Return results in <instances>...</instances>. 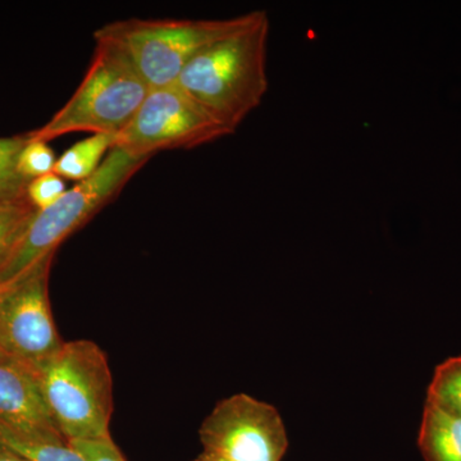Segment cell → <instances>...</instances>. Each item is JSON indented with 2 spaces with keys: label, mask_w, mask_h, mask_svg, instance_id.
<instances>
[{
  "label": "cell",
  "mask_w": 461,
  "mask_h": 461,
  "mask_svg": "<svg viewBox=\"0 0 461 461\" xmlns=\"http://www.w3.org/2000/svg\"><path fill=\"white\" fill-rule=\"evenodd\" d=\"M268 14L258 11L253 23L196 54L176 85L218 123L235 132L268 91Z\"/></svg>",
  "instance_id": "1"
},
{
  "label": "cell",
  "mask_w": 461,
  "mask_h": 461,
  "mask_svg": "<svg viewBox=\"0 0 461 461\" xmlns=\"http://www.w3.org/2000/svg\"><path fill=\"white\" fill-rule=\"evenodd\" d=\"M33 373L66 441L112 438L113 377L107 354L98 344L90 339L65 341Z\"/></svg>",
  "instance_id": "2"
},
{
  "label": "cell",
  "mask_w": 461,
  "mask_h": 461,
  "mask_svg": "<svg viewBox=\"0 0 461 461\" xmlns=\"http://www.w3.org/2000/svg\"><path fill=\"white\" fill-rule=\"evenodd\" d=\"M148 159L113 147L93 176L67 190L50 208L36 211L0 263V290L26 275L42 258L56 254L60 242L107 204Z\"/></svg>",
  "instance_id": "3"
},
{
  "label": "cell",
  "mask_w": 461,
  "mask_h": 461,
  "mask_svg": "<svg viewBox=\"0 0 461 461\" xmlns=\"http://www.w3.org/2000/svg\"><path fill=\"white\" fill-rule=\"evenodd\" d=\"M89 69L72 98L30 140L50 141L71 132L117 135L130 123L150 87L122 50L95 41Z\"/></svg>",
  "instance_id": "4"
},
{
  "label": "cell",
  "mask_w": 461,
  "mask_h": 461,
  "mask_svg": "<svg viewBox=\"0 0 461 461\" xmlns=\"http://www.w3.org/2000/svg\"><path fill=\"white\" fill-rule=\"evenodd\" d=\"M257 14L254 11L226 20L129 18L100 27L94 38L122 50L148 86L158 89L177 83L196 54L212 42L248 26Z\"/></svg>",
  "instance_id": "5"
},
{
  "label": "cell",
  "mask_w": 461,
  "mask_h": 461,
  "mask_svg": "<svg viewBox=\"0 0 461 461\" xmlns=\"http://www.w3.org/2000/svg\"><path fill=\"white\" fill-rule=\"evenodd\" d=\"M230 133L173 84L149 90L132 120L115 135L114 147L150 158L157 151L193 149Z\"/></svg>",
  "instance_id": "6"
},
{
  "label": "cell",
  "mask_w": 461,
  "mask_h": 461,
  "mask_svg": "<svg viewBox=\"0 0 461 461\" xmlns=\"http://www.w3.org/2000/svg\"><path fill=\"white\" fill-rule=\"evenodd\" d=\"M54 254L0 290V348L12 362L35 371L62 348L50 300Z\"/></svg>",
  "instance_id": "7"
},
{
  "label": "cell",
  "mask_w": 461,
  "mask_h": 461,
  "mask_svg": "<svg viewBox=\"0 0 461 461\" xmlns=\"http://www.w3.org/2000/svg\"><path fill=\"white\" fill-rule=\"evenodd\" d=\"M203 453L230 461H282L286 426L271 403L247 393L221 400L199 429Z\"/></svg>",
  "instance_id": "8"
},
{
  "label": "cell",
  "mask_w": 461,
  "mask_h": 461,
  "mask_svg": "<svg viewBox=\"0 0 461 461\" xmlns=\"http://www.w3.org/2000/svg\"><path fill=\"white\" fill-rule=\"evenodd\" d=\"M0 423L21 435L60 438L32 369L16 362H0Z\"/></svg>",
  "instance_id": "9"
},
{
  "label": "cell",
  "mask_w": 461,
  "mask_h": 461,
  "mask_svg": "<svg viewBox=\"0 0 461 461\" xmlns=\"http://www.w3.org/2000/svg\"><path fill=\"white\" fill-rule=\"evenodd\" d=\"M418 446L424 461H461V417L424 403Z\"/></svg>",
  "instance_id": "10"
},
{
  "label": "cell",
  "mask_w": 461,
  "mask_h": 461,
  "mask_svg": "<svg viewBox=\"0 0 461 461\" xmlns=\"http://www.w3.org/2000/svg\"><path fill=\"white\" fill-rule=\"evenodd\" d=\"M114 139L115 135L96 133L78 141L58 158L54 173L63 180H86L102 165L105 153L114 147Z\"/></svg>",
  "instance_id": "11"
},
{
  "label": "cell",
  "mask_w": 461,
  "mask_h": 461,
  "mask_svg": "<svg viewBox=\"0 0 461 461\" xmlns=\"http://www.w3.org/2000/svg\"><path fill=\"white\" fill-rule=\"evenodd\" d=\"M0 446L30 461H87L66 439L21 435L0 423Z\"/></svg>",
  "instance_id": "12"
},
{
  "label": "cell",
  "mask_w": 461,
  "mask_h": 461,
  "mask_svg": "<svg viewBox=\"0 0 461 461\" xmlns=\"http://www.w3.org/2000/svg\"><path fill=\"white\" fill-rule=\"evenodd\" d=\"M426 402L461 417V357H448L436 366Z\"/></svg>",
  "instance_id": "13"
},
{
  "label": "cell",
  "mask_w": 461,
  "mask_h": 461,
  "mask_svg": "<svg viewBox=\"0 0 461 461\" xmlns=\"http://www.w3.org/2000/svg\"><path fill=\"white\" fill-rule=\"evenodd\" d=\"M26 144V135L0 138V202L27 199L30 181L18 171V158Z\"/></svg>",
  "instance_id": "14"
},
{
  "label": "cell",
  "mask_w": 461,
  "mask_h": 461,
  "mask_svg": "<svg viewBox=\"0 0 461 461\" xmlns=\"http://www.w3.org/2000/svg\"><path fill=\"white\" fill-rule=\"evenodd\" d=\"M38 209L29 202H0V263L8 256Z\"/></svg>",
  "instance_id": "15"
},
{
  "label": "cell",
  "mask_w": 461,
  "mask_h": 461,
  "mask_svg": "<svg viewBox=\"0 0 461 461\" xmlns=\"http://www.w3.org/2000/svg\"><path fill=\"white\" fill-rule=\"evenodd\" d=\"M56 163L57 158L48 142L30 140L27 138V144L18 158V171L27 180L32 181L54 172Z\"/></svg>",
  "instance_id": "16"
},
{
  "label": "cell",
  "mask_w": 461,
  "mask_h": 461,
  "mask_svg": "<svg viewBox=\"0 0 461 461\" xmlns=\"http://www.w3.org/2000/svg\"><path fill=\"white\" fill-rule=\"evenodd\" d=\"M66 191L65 180L51 172L30 181L27 199L38 211H42L53 205Z\"/></svg>",
  "instance_id": "17"
},
{
  "label": "cell",
  "mask_w": 461,
  "mask_h": 461,
  "mask_svg": "<svg viewBox=\"0 0 461 461\" xmlns=\"http://www.w3.org/2000/svg\"><path fill=\"white\" fill-rule=\"evenodd\" d=\"M87 461H127L113 438L71 442Z\"/></svg>",
  "instance_id": "18"
},
{
  "label": "cell",
  "mask_w": 461,
  "mask_h": 461,
  "mask_svg": "<svg viewBox=\"0 0 461 461\" xmlns=\"http://www.w3.org/2000/svg\"><path fill=\"white\" fill-rule=\"evenodd\" d=\"M0 461H30L25 459V457L21 456L14 451L8 450V448L3 447L0 446Z\"/></svg>",
  "instance_id": "19"
},
{
  "label": "cell",
  "mask_w": 461,
  "mask_h": 461,
  "mask_svg": "<svg viewBox=\"0 0 461 461\" xmlns=\"http://www.w3.org/2000/svg\"><path fill=\"white\" fill-rule=\"evenodd\" d=\"M194 461H230V460L222 459V457L214 456V455L202 453Z\"/></svg>",
  "instance_id": "20"
},
{
  "label": "cell",
  "mask_w": 461,
  "mask_h": 461,
  "mask_svg": "<svg viewBox=\"0 0 461 461\" xmlns=\"http://www.w3.org/2000/svg\"><path fill=\"white\" fill-rule=\"evenodd\" d=\"M0 362H12V360H9L7 357H5V354L3 353L2 348H0Z\"/></svg>",
  "instance_id": "21"
}]
</instances>
